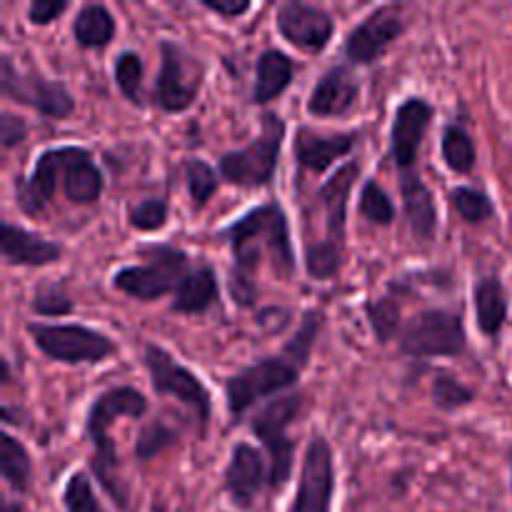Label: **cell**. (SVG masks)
<instances>
[{"label":"cell","mask_w":512,"mask_h":512,"mask_svg":"<svg viewBox=\"0 0 512 512\" xmlns=\"http://www.w3.org/2000/svg\"><path fill=\"white\" fill-rule=\"evenodd\" d=\"M220 238L228 240L233 248L235 265L230 270L228 288L238 305L248 308L255 300L253 273L258 268L260 258L268 255L273 270L280 278H290L295 270V253L290 243L288 215L278 203L260 205L235 220L233 225L220 233Z\"/></svg>","instance_id":"1"},{"label":"cell","mask_w":512,"mask_h":512,"mask_svg":"<svg viewBox=\"0 0 512 512\" xmlns=\"http://www.w3.org/2000/svg\"><path fill=\"white\" fill-rule=\"evenodd\" d=\"M148 410V400L143 398V393H138L135 388H113L108 393L98 395L93 400L88 410V420H85V430H88V438L93 440V470L98 475V480L103 483V488L108 490L110 498L125 508L128 500H125V490L118 485L115 478V450L110 443V425L113 420H118L120 415L125 418H140Z\"/></svg>","instance_id":"2"},{"label":"cell","mask_w":512,"mask_h":512,"mask_svg":"<svg viewBox=\"0 0 512 512\" xmlns=\"http://www.w3.org/2000/svg\"><path fill=\"white\" fill-rule=\"evenodd\" d=\"M283 140L285 120L275 113H265L258 138L248 148L233 150L220 158V175L230 185H240V188H260V185L270 183L275 168H278Z\"/></svg>","instance_id":"3"},{"label":"cell","mask_w":512,"mask_h":512,"mask_svg":"<svg viewBox=\"0 0 512 512\" xmlns=\"http://www.w3.org/2000/svg\"><path fill=\"white\" fill-rule=\"evenodd\" d=\"M143 255H148L150 263L118 270L113 285L130 298L150 303L178 288V283L188 273V255L168 245H150V248H143Z\"/></svg>","instance_id":"4"},{"label":"cell","mask_w":512,"mask_h":512,"mask_svg":"<svg viewBox=\"0 0 512 512\" xmlns=\"http://www.w3.org/2000/svg\"><path fill=\"white\" fill-rule=\"evenodd\" d=\"M303 398L300 395H285V398L273 400L265 405L253 418L250 428L263 440L265 450L270 455V488H283L293 470V440H290L288 428L298 418Z\"/></svg>","instance_id":"5"},{"label":"cell","mask_w":512,"mask_h":512,"mask_svg":"<svg viewBox=\"0 0 512 512\" xmlns=\"http://www.w3.org/2000/svg\"><path fill=\"white\" fill-rule=\"evenodd\" d=\"M400 350L413 358H450L465 350L463 315L450 310H425L403 330Z\"/></svg>","instance_id":"6"},{"label":"cell","mask_w":512,"mask_h":512,"mask_svg":"<svg viewBox=\"0 0 512 512\" xmlns=\"http://www.w3.org/2000/svg\"><path fill=\"white\" fill-rule=\"evenodd\" d=\"M298 373L300 368L288 358H263L243 368L225 383L230 415L240 418L258 400H265L270 395L280 393V390L290 388L298 380Z\"/></svg>","instance_id":"7"},{"label":"cell","mask_w":512,"mask_h":512,"mask_svg":"<svg viewBox=\"0 0 512 512\" xmlns=\"http://www.w3.org/2000/svg\"><path fill=\"white\" fill-rule=\"evenodd\" d=\"M35 345L48 358L58 363L80 365V363H103L115 353V343L108 335L90 330L85 325H28Z\"/></svg>","instance_id":"8"},{"label":"cell","mask_w":512,"mask_h":512,"mask_svg":"<svg viewBox=\"0 0 512 512\" xmlns=\"http://www.w3.org/2000/svg\"><path fill=\"white\" fill-rule=\"evenodd\" d=\"M0 90L5 98L30 105L48 118H68L75 108L73 95L63 83L35 73H18L8 55L0 58Z\"/></svg>","instance_id":"9"},{"label":"cell","mask_w":512,"mask_h":512,"mask_svg":"<svg viewBox=\"0 0 512 512\" xmlns=\"http://www.w3.org/2000/svg\"><path fill=\"white\" fill-rule=\"evenodd\" d=\"M145 368L150 373V383L158 395H173L180 403L188 405L200 423L210 418V393L188 368L178 365L168 350L160 345L148 343L145 345Z\"/></svg>","instance_id":"10"},{"label":"cell","mask_w":512,"mask_h":512,"mask_svg":"<svg viewBox=\"0 0 512 512\" xmlns=\"http://www.w3.org/2000/svg\"><path fill=\"white\" fill-rule=\"evenodd\" d=\"M160 58H163V65H160L158 83H155V103L165 113H180L193 105L200 83H203L200 80L203 70H200L198 60L190 58L173 40L160 43Z\"/></svg>","instance_id":"11"},{"label":"cell","mask_w":512,"mask_h":512,"mask_svg":"<svg viewBox=\"0 0 512 512\" xmlns=\"http://www.w3.org/2000/svg\"><path fill=\"white\" fill-rule=\"evenodd\" d=\"M335 493L333 450L323 435H315L308 445L303 463V475L295 490L293 505L288 512H330Z\"/></svg>","instance_id":"12"},{"label":"cell","mask_w":512,"mask_h":512,"mask_svg":"<svg viewBox=\"0 0 512 512\" xmlns=\"http://www.w3.org/2000/svg\"><path fill=\"white\" fill-rule=\"evenodd\" d=\"M403 33V18L395 5L373 10L345 40V58L355 65H370Z\"/></svg>","instance_id":"13"},{"label":"cell","mask_w":512,"mask_h":512,"mask_svg":"<svg viewBox=\"0 0 512 512\" xmlns=\"http://www.w3.org/2000/svg\"><path fill=\"white\" fill-rule=\"evenodd\" d=\"M278 30L295 48L318 53L333 38V18L323 8L288 0L278 10Z\"/></svg>","instance_id":"14"},{"label":"cell","mask_w":512,"mask_h":512,"mask_svg":"<svg viewBox=\"0 0 512 512\" xmlns=\"http://www.w3.org/2000/svg\"><path fill=\"white\" fill-rule=\"evenodd\" d=\"M70 148H50L35 163L33 173L28 178H18L15 183V203L25 215H38L48 208L53 200L55 188H58V178L65 170L70 158Z\"/></svg>","instance_id":"15"},{"label":"cell","mask_w":512,"mask_h":512,"mask_svg":"<svg viewBox=\"0 0 512 512\" xmlns=\"http://www.w3.org/2000/svg\"><path fill=\"white\" fill-rule=\"evenodd\" d=\"M430 120H433V108L423 98H408L395 110L393 130H390V150H393V160L398 163V168H413L415 155H418Z\"/></svg>","instance_id":"16"},{"label":"cell","mask_w":512,"mask_h":512,"mask_svg":"<svg viewBox=\"0 0 512 512\" xmlns=\"http://www.w3.org/2000/svg\"><path fill=\"white\" fill-rule=\"evenodd\" d=\"M265 480L270 483V470H265V458L248 443H238L230 453L225 468V490L238 508H250L263 490Z\"/></svg>","instance_id":"17"},{"label":"cell","mask_w":512,"mask_h":512,"mask_svg":"<svg viewBox=\"0 0 512 512\" xmlns=\"http://www.w3.org/2000/svg\"><path fill=\"white\" fill-rule=\"evenodd\" d=\"M360 95V85L348 68H330L323 78L315 83L308 98V113L315 118H333L345 115L355 105Z\"/></svg>","instance_id":"18"},{"label":"cell","mask_w":512,"mask_h":512,"mask_svg":"<svg viewBox=\"0 0 512 512\" xmlns=\"http://www.w3.org/2000/svg\"><path fill=\"white\" fill-rule=\"evenodd\" d=\"M353 145L355 133L320 135L308 128H300L293 145L295 163H298L300 170H308V173H323L335 160L345 158L353 150Z\"/></svg>","instance_id":"19"},{"label":"cell","mask_w":512,"mask_h":512,"mask_svg":"<svg viewBox=\"0 0 512 512\" xmlns=\"http://www.w3.org/2000/svg\"><path fill=\"white\" fill-rule=\"evenodd\" d=\"M360 175L358 163H345L328 183L320 188V200L325 208V225H328V240L325 243L340 248L345 238V215H348V198L355 180Z\"/></svg>","instance_id":"20"},{"label":"cell","mask_w":512,"mask_h":512,"mask_svg":"<svg viewBox=\"0 0 512 512\" xmlns=\"http://www.w3.org/2000/svg\"><path fill=\"white\" fill-rule=\"evenodd\" d=\"M400 193H403L405 215H408L415 238L433 240L438 230V210H435V198L428 185L415 173H405L400 178Z\"/></svg>","instance_id":"21"},{"label":"cell","mask_w":512,"mask_h":512,"mask_svg":"<svg viewBox=\"0 0 512 512\" xmlns=\"http://www.w3.org/2000/svg\"><path fill=\"white\" fill-rule=\"evenodd\" d=\"M63 190L70 203H95L103 193V173L93 163L88 150L70 148L68 165L63 170Z\"/></svg>","instance_id":"22"},{"label":"cell","mask_w":512,"mask_h":512,"mask_svg":"<svg viewBox=\"0 0 512 512\" xmlns=\"http://www.w3.org/2000/svg\"><path fill=\"white\" fill-rule=\"evenodd\" d=\"M3 255L10 265H50L60 258V245L3 223Z\"/></svg>","instance_id":"23"},{"label":"cell","mask_w":512,"mask_h":512,"mask_svg":"<svg viewBox=\"0 0 512 512\" xmlns=\"http://www.w3.org/2000/svg\"><path fill=\"white\" fill-rule=\"evenodd\" d=\"M215 300H218V280H215L213 268L200 265V268L188 270L185 278L180 280L170 310L183 315H198L205 313Z\"/></svg>","instance_id":"24"},{"label":"cell","mask_w":512,"mask_h":512,"mask_svg":"<svg viewBox=\"0 0 512 512\" xmlns=\"http://www.w3.org/2000/svg\"><path fill=\"white\" fill-rule=\"evenodd\" d=\"M473 300L478 328L488 338H495L503 330L505 320H508V293H505L503 283L495 275L480 278L473 288Z\"/></svg>","instance_id":"25"},{"label":"cell","mask_w":512,"mask_h":512,"mask_svg":"<svg viewBox=\"0 0 512 512\" xmlns=\"http://www.w3.org/2000/svg\"><path fill=\"white\" fill-rule=\"evenodd\" d=\"M290 80H293V60L280 50H265L258 60L253 103H270L288 88Z\"/></svg>","instance_id":"26"},{"label":"cell","mask_w":512,"mask_h":512,"mask_svg":"<svg viewBox=\"0 0 512 512\" xmlns=\"http://www.w3.org/2000/svg\"><path fill=\"white\" fill-rule=\"evenodd\" d=\"M73 35L80 48H103L115 35L113 15L105 5H85L75 15Z\"/></svg>","instance_id":"27"},{"label":"cell","mask_w":512,"mask_h":512,"mask_svg":"<svg viewBox=\"0 0 512 512\" xmlns=\"http://www.w3.org/2000/svg\"><path fill=\"white\" fill-rule=\"evenodd\" d=\"M0 470L15 493H25L30 488V475H33L30 455L10 433H3L0 438Z\"/></svg>","instance_id":"28"},{"label":"cell","mask_w":512,"mask_h":512,"mask_svg":"<svg viewBox=\"0 0 512 512\" xmlns=\"http://www.w3.org/2000/svg\"><path fill=\"white\" fill-rule=\"evenodd\" d=\"M443 158L448 163L450 170L465 175L475 168V160H478V153H475V145L470 140L468 130L460 123H450L443 133Z\"/></svg>","instance_id":"29"},{"label":"cell","mask_w":512,"mask_h":512,"mask_svg":"<svg viewBox=\"0 0 512 512\" xmlns=\"http://www.w3.org/2000/svg\"><path fill=\"white\" fill-rule=\"evenodd\" d=\"M115 83L118 90L130 100L140 103V88H143V60L133 50H125L115 60Z\"/></svg>","instance_id":"30"},{"label":"cell","mask_w":512,"mask_h":512,"mask_svg":"<svg viewBox=\"0 0 512 512\" xmlns=\"http://www.w3.org/2000/svg\"><path fill=\"white\" fill-rule=\"evenodd\" d=\"M360 213L365 220L375 225H390L395 218V205L390 203L388 193L375 180H368L360 195Z\"/></svg>","instance_id":"31"},{"label":"cell","mask_w":512,"mask_h":512,"mask_svg":"<svg viewBox=\"0 0 512 512\" xmlns=\"http://www.w3.org/2000/svg\"><path fill=\"white\" fill-rule=\"evenodd\" d=\"M185 180H188L190 198H193V203L198 205V208L208 203L210 195L218 190V175H215V170L210 168L205 160L190 158L188 163H185Z\"/></svg>","instance_id":"32"},{"label":"cell","mask_w":512,"mask_h":512,"mask_svg":"<svg viewBox=\"0 0 512 512\" xmlns=\"http://www.w3.org/2000/svg\"><path fill=\"white\" fill-rule=\"evenodd\" d=\"M450 198H453V205L460 213V218H465L468 223H483V220L495 215V208L488 195L475 188H455Z\"/></svg>","instance_id":"33"},{"label":"cell","mask_w":512,"mask_h":512,"mask_svg":"<svg viewBox=\"0 0 512 512\" xmlns=\"http://www.w3.org/2000/svg\"><path fill=\"white\" fill-rule=\"evenodd\" d=\"M365 310H368L370 328H373L375 338H378L380 343H385V340H390L395 333H398L400 308L395 300H390V298L373 300V303H368V308Z\"/></svg>","instance_id":"34"},{"label":"cell","mask_w":512,"mask_h":512,"mask_svg":"<svg viewBox=\"0 0 512 512\" xmlns=\"http://www.w3.org/2000/svg\"><path fill=\"white\" fill-rule=\"evenodd\" d=\"M63 503L68 512H103L100 510L98 500H95L90 478L85 473L70 475L68 485H65Z\"/></svg>","instance_id":"35"},{"label":"cell","mask_w":512,"mask_h":512,"mask_svg":"<svg viewBox=\"0 0 512 512\" xmlns=\"http://www.w3.org/2000/svg\"><path fill=\"white\" fill-rule=\"evenodd\" d=\"M473 390L465 388L460 380L450 378V375H438L433 380V400L440 410H455L463 405L473 403Z\"/></svg>","instance_id":"36"},{"label":"cell","mask_w":512,"mask_h":512,"mask_svg":"<svg viewBox=\"0 0 512 512\" xmlns=\"http://www.w3.org/2000/svg\"><path fill=\"white\" fill-rule=\"evenodd\" d=\"M175 443V433L163 423H148L138 435V445H135V458L138 460H153L155 455L163 453L165 448Z\"/></svg>","instance_id":"37"},{"label":"cell","mask_w":512,"mask_h":512,"mask_svg":"<svg viewBox=\"0 0 512 512\" xmlns=\"http://www.w3.org/2000/svg\"><path fill=\"white\" fill-rule=\"evenodd\" d=\"M305 268L318 280L333 278L340 268V248L328 243L310 245L308 253H305Z\"/></svg>","instance_id":"38"},{"label":"cell","mask_w":512,"mask_h":512,"mask_svg":"<svg viewBox=\"0 0 512 512\" xmlns=\"http://www.w3.org/2000/svg\"><path fill=\"white\" fill-rule=\"evenodd\" d=\"M128 220L135 230H145V233L163 228L165 220H168V203L163 198L143 200V203L130 210Z\"/></svg>","instance_id":"39"},{"label":"cell","mask_w":512,"mask_h":512,"mask_svg":"<svg viewBox=\"0 0 512 512\" xmlns=\"http://www.w3.org/2000/svg\"><path fill=\"white\" fill-rule=\"evenodd\" d=\"M318 313H308L305 315L303 325H300V330L295 333V338L290 340L288 348H285V353H288V360H293L298 368H303L305 360H308L310 355V348H313L315 343V335H318Z\"/></svg>","instance_id":"40"},{"label":"cell","mask_w":512,"mask_h":512,"mask_svg":"<svg viewBox=\"0 0 512 512\" xmlns=\"http://www.w3.org/2000/svg\"><path fill=\"white\" fill-rule=\"evenodd\" d=\"M33 310L40 315H48V318H60V315H68L73 310V303L60 288H40L33 298Z\"/></svg>","instance_id":"41"},{"label":"cell","mask_w":512,"mask_h":512,"mask_svg":"<svg viewBox=\"0 0 512 512\" xmlns=\"http://www.w3.org/2000/svg\"><path fill=\"white\" fill-rule=\"evenodd\" d=\"M65 8H68V0H35V3L30 5L28 15L35 25H48L50 20L58 18L60 13H65Z\"/></svg>","instance_id":"42"},{"label":"cell","mask_w":512,"mask_h":512,"mask_svg":"<svg viewBox=\"0 0 512 512\" xmlns=\"http://www.w3.org/2000/svg\"><path fill=\"white\" fill-rule=\"evenodd\" d=\"M25 133H28V128H25L23 120L15 118V115H10V113H3V118H0V138H3L5 150H10V148H15L18 143H23Z\"/></svg>","instance_id":"43"},{"label":"cell","mask_w":512,"mask_h":512,"mask_svg":"<svg viewBox=\"0 0 512 512\" xmlns=\"http://www.w3.org/2000/svg\"><path fill=\"white\" fill-rule=\"evenodd\" d=\"M203 8L210 13H218L223 18H240L250 10V3H213V0H203Z\"/></svg>","instance_id":"44"},{"label":"cell","mask_w":512,"mask_h":512,"mask_svg":"<svg viewBox=\"0 0 512 512\" xmlns=\"http://www.w3.org/2000/svg\"><path fill=\"white\" fill-rule=\"evenodd\" d=\"M3 512H25V510L20 508L18 503H8V505H5V508H3Z\"/></svg>","instance_id":"45"},{"label":"cell","mask_w":512,"mask_h":512,"mask_svg":"<svg viewBox=\"0 0 512 512\" xmlns=\"http://www.w3.org/2000/svg\"><path fill=\"white\" fill-rule=\"evenodd\" d=\"M155 512H163V510H155Z\"/></svg>","instance_id":"46"}]
</instances>
